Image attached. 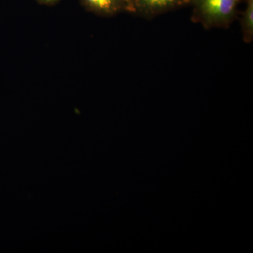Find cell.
Returning <instances> with one entry per match:
<instances>
[{
    "label": "cell",
    "mask_w": 253,
    "mask_h": 253,
    "mask_svg": "<svg viewBox=\"0 0 253 253\" xmlns=\"http://www.w3.org/2000/svg\"><path fill=\"white\" fill-rule=\"evenodd\" d=\"M241 0H192V20L205 28H227L237 14Z\"/></svg>",
    "instance_id": "cell-1"
},
{
    "label": "cell",
    "mask_w": 253,
    "mask_h": 253,
    "mask_svg": "<svg viewBox=\"0 0 253 253\" xmlns=\"http://www.w3.org/2000/svg\"><path fill=\"white\" fill-rule=\"evenodd\" d=\"M86 10L100 16H111L130 12L129 0H80Z\"/></svg>",
    "instance_id": "cell-3"
},
{
    "label": "cell",
    "mask_w": 253,
    "mask_h": 253,
    "mask_svg": "<svg viewBox=\"0 0 253 253\" xmlns=\"http://www.w3.org/2000/svg\"><path fill=\"white\" fill-rule=\"evenodd\" d=\"M38 3L44 5H54L56 4L60 0H36Z\"/></svg>",
    "instance_id": "cell-5"
},
{
    "label": "cell",
    "mask_w": 253,
    "mask_h": 253,
    "mask_svg": "<svg viewBox=\"0 0 253 253\" xmlns=\"http://www.w3.org/2000/svg\"><path fill=\"white\" fill-rule=\"evenodd\" d=\"M192 0H129L130 12L146 17L168 12L191 4Z\"/></svg>",
    "instance_id": "cell-2"
},
{
    "label": "cell",
    "mask_w": 253,
    "mask_h": 253,
    "mask_svg": "<svg viewBox=\"0 0 253 253\" xmlns=\"http://www.w3.org/2000/svg\"><path fill=\"white\" fill-rule=\"evenodd\" d=\"M243 39L250 43L253 39V0H246V8L241 19Z\"/></svg>",
    "instance_id": "cell-4"
}]
</instances>
